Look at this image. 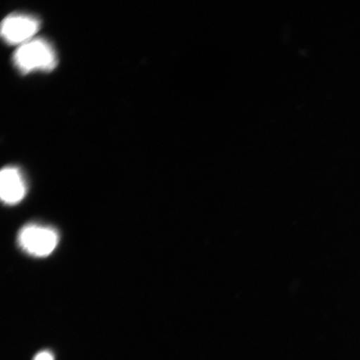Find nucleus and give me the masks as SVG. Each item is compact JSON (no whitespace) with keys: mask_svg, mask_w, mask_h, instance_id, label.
Masks as SVG:
<instances>
[{"mask_svg":"<svg viewBox=\"0 0 360 360\" xmlns=\"http://www.w3.org/2000/svg\"><path fill=\"white\" fill-rule=\"evenodd\" d=\"M13 64L22 73L35 71H51L56 67L55 49L46 40L33 39L16 49Z\"/></svg>","mask_w":360,"mask_h":360,"instance_id":"nucleus-1","label":"nucleus"},{"mask_svg":"<svg viewBox=\"0 0 360 360\" xmlns=\"http://www.w3.org/2000/svg\"><path fill=\"white\" fill-rule=\"evenodd\" d=\"M58 238L55 229L31 224L21 229L18 242L27 254L35 257H46L56 250Z\"/></svg>","mask_w":360,"mask_h":360,"instance_id":"nucleus-2","label":"nucleus"},{"mask_svg":"<svg viewBox=\"0 0 360 360\" xmlns=\"http://www.w3.org/2000/svg\"><path fill=\"white\" fill-rule=\"evenodd\" d=\"M39 28L40 22L35 17L13 13L2 22L1 35L7 44L20 46L33 39Z\"/></svg>","mask_w":360,"mask_h":360,"instance_id":"nucleus-3","label":"nucleus"},{"mask_svg":"<svg viewBox=\"0 0 360 360\" xmlns=\"http://www.w3.org/2000/svg\"><path fill=\"white\" fill-rule=\"evenodd\" d=\"M34 360H53V356L49 351H42L36 355Z\"/></svg>","mask_w":360,"mask_h":360,"instance_id":"nucleus-5","label":"nucleus"},{"mask_svg":"<svg viewBox=\"0 0 360 360\" xmlns=\"http://www.w3.org/2000/svg\"><path fill=\"white\" fill-rule=\"evenodd\" d=\"M27 191L24 177L19 169L4 168L0 174V196L6 205H13L24 199Z\"/></svg>","mask_w":360,"mask_h":360,"instance_id":"nucleus-4","label":"nucleus"}]
</instances>
